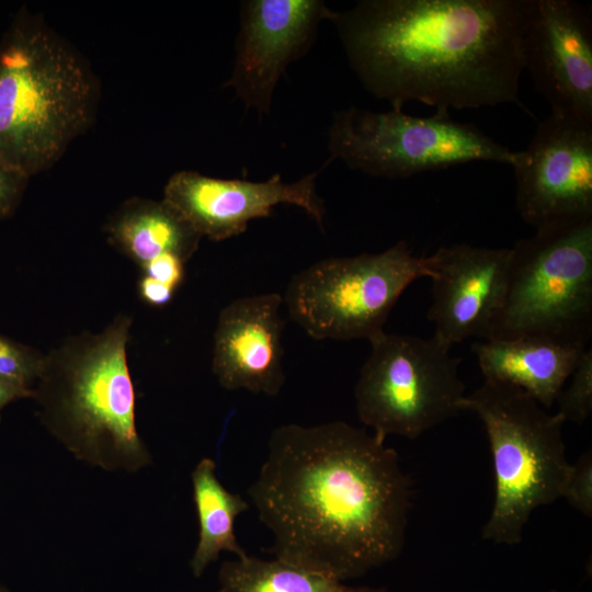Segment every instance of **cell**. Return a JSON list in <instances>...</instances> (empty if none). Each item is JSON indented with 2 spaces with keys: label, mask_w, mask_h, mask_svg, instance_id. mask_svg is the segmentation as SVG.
<instances>
[{
  "label": "cell",
  "mask_w": 592,
  "mask_h": 592,
  "mask_svg": "<svg viewBox=\"0 0 592 592\" xmlns=\"http://www.w3.org/2000/svg\"><path fill=\"white\" fill-rule=\"evenodd\" d=\"M548 592H558V591H557V590H550V591H548Z\"/></svg>",
  "instance_id": "cell-28"
},
{
  "label": "cell",
  "mask_w": 592,
  "mask_h": 592,
  "mask_svg": "<svg viewBox=\"0 0 592 592\" xmlns=\"http://www.w3.org/2000/svg\"><path fill=\"white\" fill-rule=\"evenodd\" d=\"M192 486L200 532L190 567L193 574L200 577L221 551L232 553L237 558L248 555L236 537L235 521L250 506L240 494L221 485L212 458L197 463L192 471Z\"/></svg>",
  "instance_id": "cell-18"
},
{
  "label": "cell",
  "mask_w": 592,
  "mask_h": 592,
  "mask_svg": "<svg viewBox=\"0 0 592 592\" xmlns=\"http://www.w3.org/2000/svg\"><path fill=\"white\" fill-rule=\"evenodd\" d=\"M217 592H387L384 588L349 587L342 581L276 558L249 555L226 561L218 573Z\"/></svg>",
  "instance_id": "cell-19"
},
{
  "label": "cell",
  "mask_w": 592,
  "mask_h": 592,
  "mask_svg": "<svg viewBox=\"0 0 592 592\" xmlns=\"http://www.w3.org/2000/svg\"><path fill=\"white\" fill-rule=\"evenodd\" d=\"M571 383L561 389L556 402V413L566 421L583 423L592 412V349L581 354L572 374Z\"/></svg>",
  "instance_id": "cell-20"
},
{
  "label": "cell",
  "mask_w": 592,
  "mask_h": 592,
  "mask_svg": "<svg viewBox=\"0 0 592 592\" xmlns=\"http://www.w3.org/2000/svg\"><path fill=\"white\" fill-rule=\"evenodd\" d=\"M330 160L372 177L408 178L471 161L513 166L516 151L448 111L426 117L401 110L373 112L355 106L337 111L328 133Z\"/></svg>",
  "instance_id": "cell-8"
},
{
  "label": "cell",
  "mask_w": 592,
  "mask_h": 592,
  "mask_svg": "<svg viewBox=\"0 0 592 592\" xmlns=\"http://www.w3.org/2000/svg\"><path fill=\"white\" fill-rule=\"evenodd\" d=\"M44 355L14 340L0 335V375L33 391Z\"/></svg>",
  "instance_id": "cell-21"
},
{
  "label": "cell",
  "mask_w": 592,
  "mask_h": 592,
  "mask_svg": "<svg viewBox=\"0 0 592 592\" xmlns=\"http://www.w3.org/2000/svg\"><path fill=\"white\" fill-rule=\"evenodd\" d=\"M485 425L494 469V502L482 539L521 543L532 513L561 498L570 464L563 420L522 389L483 380L460 401Z\"/></svg>",
  "instance_id": "cell-5"
},
{
  "label": "cell",
  "mask_w": 592,
  "mask_h": 592,
  "mask_svg": "<svg viewBox=\"0 0 592 592\" xmlns=\"http://www.w3.org/2000/svg\"><path fill=\"white\" fill-rule=\"evenodd\" d=\"M248 494L272 553L340 581L399 556L412 481L397 452L343 421L284 424Z\"/></svg>",
  "instance_id": "cell-1"
},
{
  "label": "cell",
  "mask_w": 592,
  "mask_h": 592,
  "mask_svg": "<svg viewBox=\"0 0 592 592\" xmlns=\"http://www.w3.org/2000/svg\"><path fill=\"white\" fill-rule=\"evenodd\" d=\"M109 242L140 267L174 254L184 262L197 251L202 237L163 200H126L103 228Z\"/></svg>",
  "instance_id": "cell-17"
},
{
  "label": "cell",
  "mask_w": 592,
  "mask_h": 592,
  "mask_svg": "<svg viewBox=\"0 0 592 592\" xmlns=\"http://www.w3.org/2000/svg\"><path fill=\"white\" fill-rule=\"evenodd\" d=\"M132 321L121 314L101 332L65 339L44 355L33 388L47 431L75 458L106 471L135 473L152 463L136 426Z\"/></svg>",
  "instance_id": "cell-3"
},
{
  "label": "cell",
  "mask_w": 592,
  "mask_h": 592,
  "mask_svg": "<svg viewBox=\"0 0 592 592\" xmlns=\"http://www.w3.org/2000/svg\"><path fill=\"white\" fill-rule=\"evenodd\" d=\"M433 274L431 255H414L402 240L383 252L316 262L292 277L283 301L312 339L369 340L406 288Z\"/></svg>",
  "instance_id": "cell-7"
},
{
  "label": "cell",
  "mask_w": 592,
  "mask_h": 592,
  "mask_svg": "<svg viewBox=\"0 0 592 592\" xmlns=\"http://www.w3.org/2000/svg\"><path fill=\"white\" fill-rule=\"evenodd\" d=\"M0 592H8V590L3 585L0 584Z\"/></svg>",
  "instance_id": "cell-27"
},
{
  "label": "cell",
  "mask_w": 592,
  "mask_h": 592,
  "mask_svg": "<svg viewBox=\"0 0 592 592\" xmlns=\"http://www.w3.org/2000/svg\"><path fill=\"white\" fill-rule=\"evenodd\" d=\"M587 348L539 337L473 344L486 380L515 386L546 409L556 402Z\"/></svg>",
  "instance_id": "cell-16"
},
{
  "label": "cell",
  "mask_w": 592,
  "mask_h": 592,
  "mask_svg": "<svg viewBox=\"0 0 592 592\" xmlns=\"http://www.w3.org/2000/svg\"><path fill=\"white\" fill-rule=\"evenodd\" d=\"M29 180L25 172L0 156V218L14 212Z\"/></svg>",
  "instance_id": "cell-23"
},
{
  "label": "cell",
  "mask_w": 592,
  "mask_h": 592,
  "mask_svg": "<svg viewBox=\"0 0 592 592\" xmlns=\"http://www.w3.org/2000/svg\"><path fill=\"white\" fill-rule=\"evenodd\" d=\"M96 92L72 46L20 18L0 43V156L30 178L50 168L91 124Z\"/></svg>",
  "instance_id": "cell-4"
},
{
  "label": "cell",
  "mask_w": 592,
  "mask_h": 592,
  "mask_svg": "<svg viewBox=\"0 0 592 592\" xmlns=\"http://www.w3.org/2000/svg\"><path fill=\"white\" fill-rule=\"evenodd\" d=\"M283 304L282 295L267 293L240 297L221 309L212 358L213 373L221 387L266 396L280 394L285 382Z\"/></svg>",
  "instance_id": "cell-15"
},
{
  "label": "cell",
  "mask_w": 592,
  "mask_h": 592,
  "mask_svg": "<svg viewBox=\"0 0 592 592\" xmlns=\"http://www.w3.org/2000/svg\"><path fill=\"white\" fill-rule=\"evenodd\" d=\"M512 168L516 209L536 230L592 219V121L550 113Z\"/></svg>",
  "instance_id": "cell-10"
},
{
  "label": "cell",
  "mask_w": 592,
  "mask_h": 592,
  "mask_svg": "<svg viewBox=\"0 0 592 592\" xmlns=\"http://www.w3.org/2000/svg\"><path fill=\"white\" fill-rule=\"evenodd\" d=\"M561 498L584 516H592V453L584 452L570 464Z\"/></svg>",
  "instance_id": "cell-22"
},
{
  "label": "cell",
  "mask_w": 592,
  "mask_h": 592,
  "mask_svg": "<svg viewBox=\"0 0 592 592\" xmlns=\"http://www.w3.org/2000/svg\"><path fill=\"white\" fill-rule=\"evenodd\" d=\"M431 258L433 335L451 348L469 337L483 339L504 300L511 249L454 243Z\"/></svg>",
  "instance_id": "cell-14"
},
{
  "label": "cell",
  "mask_w": 592,
  "mask_h": 592,
  "mask_svg": "<svg viewBox=\"0 0 592 592\" xmlns=\"http://www.w3.org/2000/svg\"><path fill=\"white\" fill-rule=\"evenodd\" d=\"M510 249L504 300L482 340L539 337L588 346L592 219L536 230Z\"/></svg>",
  "instance_id": "cell-6"
},
{
  "label": "cell",
  "mask_w": 592,
  "mask_h": 592,
  "mask_svg": "<svg viewBox=\"0 0 592 592\" xmlns=\"http://www.w3.org/2000/svg\"><path fill=\"white\" fill-rule=\"evenodd\" d=\"M524 70L551 113L592 121V19L572 0H524Z\"/></svg>",
  "instance_id": "cell-12"
},
{
  "label": "cell",
  "mask_w": 592,
  "mask_h": 592,
  "mask_svg": "<svg viewBox=\"0 0 592 592\" xmlns=\"http://www.w3.org/2000/svg\"><path fill=\"white\" fill-rule=\"evenodd\" d=\"M32 397H33V391L0 375V420H1V413L3 409L9 403L18 399L32 398Z\"/></svg>",
  "instance_id": "cell-26"
},
{
  "label": "cell",
  "mask_w": 592,
  "mask_h": 592,
  "mask_svg": "<svg viewBox=\"0 0 592 592\" xmlns=\"http://www.w3.org/2000/svg\"><path fill=\"white\" fill-rule=\"evenodd\" d=\"M175 289L149 276L143 275L138 282V293L143 301L150 306L162 307L168 305Z\"/></svg>",
  "instance_id": "cell-25"
},
{
  "label": "cell",
  "mask_w": 592,
  "mask_h": 592,
  "mask_svg": "<svg viewBox=\"0 0 592 592\" xmlns=\"http://www.w3.org/2000/svg\"><path fill=\"white\" fill-rule=\"evenodd\" d=\"M184 263L174 254H163L149 261L141 269L144 275L177 289L184 278Z\"/></svg>",
  "instance_id": "cell-24"
},
{
  "label": "cell",
  "mask_w": 592,
  "mask_h": 592,
  "mask_svg": "<svg viewBox=\"0 0 592 592\" xmlns=\"http://www.w3.org/2000/svg\"><path fill=\"white\" fill-rule=\"evenodd\" d=\"M319 173V170L312 171L287 183L280 173L262 182H252L182 170L170 177L162 200L202 238L213 241L244 232L251 220L269 217L280 204L301 208L323 229L326 207L317 192Z\"/></svg>",
  "instance_id": "cell-13"
},
{
  "label": "cell",
  "mask_w": 592,
  "mask_h": 592,
  "mask_svg": "<svg viewBox=\"0 0 592 592\" xmlns=\"http://www.w3.org/2000/svg\"><path fill=\"white\" fill-rule=\"evenodd\" d=\"M332 23L362 86L391 110L521 105L524 0H361Z\"/></svg>",
  "instance_id": "cell-2"
},
{
  "label": "cell",
  "mask_w": 592,
  "mask_h": 592,
  "mask_svg": "<svg viewBox=\"0 0 592 592\" xmlns=\"http://www.w3.org/2000/svg\"><path fill=\"white\" fill-rule=\"evenodd\" d=\"M335 13L321 0L242 1L232 71L224 86L247 109L267 114L286 68L307 53L321 22H332Z\"/></svg>",
  "instance_id": "cell-11"
},
{
  "label": "cell",
  "mask_w": 592,
  "mask_h": 592,
  "mask_svg": "<svg viewBox=\"0 0 592 592\" xmlns=\"http://www.w3.org/2000/svg\"><path fill=\"white\" fill-rule=\"evenodd\" d=\"M371 353L354 396L360 421L385 442L395 434L415 439L456 415L465 397L460 358L434 335L424 339L385 331L368 340Z\"/></svg>",
  "instance_id": "cell-9"
}]
</instances>
